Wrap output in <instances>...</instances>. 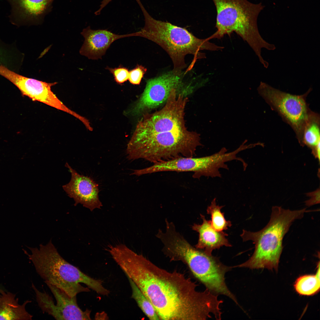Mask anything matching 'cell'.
<instances>
[{"label":"cell","mask_w":320,"mask_h":320,"mask_svg":"<svg viewBox=\"0 0 320 320\" xmlns=\"http://www.w3.org/2000/svg\"><path fill=\"white\" fill-rule=\"evenodd\" d=\"M116 263L142 291L160 320H206L218 313L217 295L207 288L201 291L184 274L158 267L129 248L118 255Z\"/></svg>","instance_id":"obj_1"},{"label":"cell","mask_w":320,"mask_h":320,"mask_svg":"<svg viewBox=\"0 0 320 320\" xmlns=\"http://www.w3.org/2000/svg\"><path fill=\"white\" fill-rule=\"evenodd\" d=\"M187 97L173 89L161 110L144 113L127 146L130 160L143 159L154 164L181 157H192L202 146L200 135L188 130L184 119Z\"/></svg>","instance_id":"obj_2"},{"label":"cell","mask_w":320,"mask_h":320,"mask_svg":"<svg viewBox=\"0 0 320 320\" xmlns=\"http://www.w3.org/2000/svg\"><path fill=\"white\" fill-rule=\"evenodd\" d=\"M144 16L145 25L137 31L138 36L151 40L159 45L168 53L173 65V70L180 71L187 67L185 56L193 55L190 66L193 67L197 60L205 57L202 50H221L222 47L209 41V39L198 38L184 28L166 22L156 20L148 13L140 0H135Z\"/></svg>","instance_id":"obj_3"},{"label":"cell","mask_w":320,"mask_h":320,"mask_svg":"<svg viewBox=\"0 0 320 320\" xmlns=\"http://www.w3.org/2000/svg\"><path fill=\"white\" fill-rule=\"evenodd\" d=\"M29 254L24 252L33 264L36 271L44 281L73 297L91 289L98 294L108 296L110 291L101 280L94 279L68 262L58 253L51 240L39 248L28 247Z\"/></svg>","instance_id":"obj_4"},{"label":"cell","mask_w":320,"mask_h":320,"mask_svg":"<svg viewBox=\"0 0 320 320\" xmlns=\"http://www.w3.org/2000/svg\"><path fill=\"white\" fill-rule=\"evenodd\" d=\"M308 212L305 208L291 210L273 206L270 220L264 228L255 232L243 230L241 236L243 241H252L255 249L248 260L236 267L278 271L285 235L294 221Z\"/></svg>","instance_id":"obj_5"},{"label":"cell","mask_w":320,"mask_h":320,"mask_svg":"<svg viewBox=\"0 0 320 320\" xmlns=\"http://www.w3.org/2000/svg\"><path fill=\"white\" fill-rule=\"evenodd\" d=\"M217 11V30L210 38L220 39L235 32L250 46L262 64L265 60L261 55L265 48L274 50V45L261 37L257 25V18L263 7L247 0H212Z\"/></svg>","instance_id":"obj_6"},{"label":"cell","mask_w":320,"mask_h":320,"mask_svg":"<svg viewBox=\"0 0 320 320\" xmlns=\"http://www.w3.org/2000/svg\"><path fill=\"white\" fill-rule=\"evenodd\" d=\"M166 254L171 261H180L186 265L193 275L211 292L225 295L238 304L225 281V274L231 267L223 265L216 257L194 247L182 235L170 241Z\"/></svg>","instance_id":"obj_7"},{"label":"cell","mask_w":320,"mask_h":320,"mask_svg":"<svg viewBox=\"0 0 320 320\" xmlns=\"http://www.w3.org/2000/svg\"><path fill=\"white\" fill-rule=\"evenodd\" d=\"M311 89L305 94L297 95L282 91L261 82L259 94L273 110L292 129L302 145L305 127L313 112L309 108L306 97Z\"/></svg>","instance_id":"obj_8"},{"label":"cell","mask_w":320,"mask_h":320,"mask_svg":"<svg viewBox=\"0 0 320 320\" xmlns=\"http://www.w3.org/2000/svg\"><path fill=\"white\" fill-rule=\"evenodd\" d=\"M190 71L172 70L147 80L145 88L132 109V113L138 115L157 108L166 102L173 88L187 97L196 87L195 78L190 77Z\"/></svg>","instance_id":"obj_9"},{"label":"cell","mask_w":320,"mask_h":320,"mask_svg":"<svg viewBox=\"0 0 320 320\" xmlns=\"http://www.w3.org/2000/svg\"><path fill=\"white\" fill-rule=\"evenodd\" d=\"M56 301L45 292L39 290L33 283L32 287L35 294L39 306L44 312L57 320H91V311H82L78 305L76 296L71 297L64 291L49 284L46 283Z\"/></svg>","instance_id":"obj_10"},{"label":"cell","mask_w":320,"mask_h":320,"mask_svg":"<svg viewBox=\"0 0 320 320\" xmlns=\"http://www.w3.org/2000/svg\"><path fill=\"white\" fill-rule=\"evenodd\" d=\"M56 82L49 83L23 76L16 87L22 95L33 101H37L72 115L85 126L89 124L88 120L65 106L52 91L51 87Z\"/></svg>","instance_id":"obj_11"},{"label":"cell","mask_w":320,"mask_h":320,"mask_svg":"<svg viewBox=\"0 0 320 320\" xmlns=\"http://www.w3.org/2000/svg\"><path fill=\"white\" fill-rule=\"evenodd\" d=\"M65 166L71 173V178L63 188L68 196L73 199L75 205L81 204L91 211L101 209L103 205L99 197L98 184L90 177L79 174L67 162Z\"/></svg>","instance_id":"obj_12"},{"label":"cell","mask_w":320,"mask_h":320,"mask_svg":"<svg viewBox=\"0 0 320 320\" xmlns=\"http://www.w3.org/2000/svg\"><path fill=\"white\" fill-rule=\"evenodd\" d=\"M84 38L80 53L89 59H101L111 44L116 40L124 37L136 36V33L119 35L107 29L94 30L90 26L84 29L81 33Z\"/></svg>","instance_id":"obj_13"},{"label":"cell","mask_w":320,"mask_h":320,"mask_svg":"<svg viewBox=\"0 0 320 320\" xmlns=\"http://www.w3.org/2000/svg\"><path fill=\"white\" fill-rule=\"evenodd\" d=\"M200 216L202 223L201 224L194 223L192 226V230L199 233V239L195 247L211 255L214 249H219L223 246H232L226 238L228 236L227 234L223 231L216 230L212 226L210 220H207L202 214H200Z\"/></svg>","instance_id":"obj_14"},{"label":"cell","mask_w":320,"mask_h":320,"mask_svg":"<svg viewBox=\"0 0 320 320\" xmlns=\"http://www.w3.org/2000/svg\"><path fill=\"white\" fill-rule=\"evenodd\" d=\"M0 320H31L33 316L25 309V306L31 301L27 300L22 305L18 303L15 295L0 289Z\"/></svg>","instance_id":"obj_15"},{"label":"cell","mask_w":320,"mask_h":320,"mask_svg":"<svg viewBox=\"0 0 320 320\" xmlns=\"http://www.w3.org/2000/svg\"><path fill=\"white\" fill-rule=\"evenodd\" d=\"M316 274H306L300 276L295 281L294 288L301 295L310 296L317 294L320 291V262L317 263Z\"/></svg>","instance_id":"obj_16"},{"label":"cell","mask_w":320,"mask_h":320,"mask_svg":"<svg viewBox=\"0 0 320 320\" xmlns=\"http://www.w3.org/2000/svg\"><path fill=\"white\" fill-rule=\"evenodd\" d=\"M320 116L313 112L303 132L302 145H305L313 150L320 144Z\"/></svg>","instance_id":"obj_17"},{"label":"cell","mask_w":320,"mask_h":320,"mask_svg":"<svg viewBox=\"0 0 320 320\" xmlns=\"http://www.w3.org/2000/svg\"><path fill=\"white\" fill-rule=\"evenodd\" d=\"M128 279L132 289L131 298L135 300L138 306L149 319L159 320L150 301L135 283L130 279Z\"/></svg>","instance_id":"obj_18"},{"label":"cell","mask_w":320,"mask_h":320,"mask_svg":"<svg viewBox=\"0 0 320 320\" xmlns=\"http://www.w3.org/2000/svg\"><path fill=\"white\" fill-rule=\"evenodd\" d=\"M216 200L215 198L212 201L207 208V212L211 216L210 222L212 227L217 231H222L227 229L232 224L230 221H227L225 219L224 213L221 211L223 206L217 205Z\"/></svg>","instance_id":"obj_19"},{"label":"cell","mask_w":320,"mask_h":320,"mask_svg":"<svg viewBox=\"0 0 320 320\" xmlns=\"http://www.w3.org/2000/svg\"><path fill=\"white\" fill-rule=\"evenodd\" d=\"M53 0H20L22 7L26 13L32 15L42 14Z\"/></svg>","instance_id":"obj_20"},{"label":"cell","mask_w":320,"mask_h":320,"mask_svg":"<svg viewBox=\"0 0 320 320\" xmlns=\"http://www.w3.org/2000/svg\"><path fill=\"white\" fill-rule=\"evenodd\" d=\"M105 69L113 74L115 81L119 84L123 83L128 79L129 71L121 65L114 68L107 66Z\"/></svg>","instance_id":"obj_21"},{"label":"cell","mask_w":320,"mask_h":320,"mask_svg":"<svg viewBox=\"0 0 320 320\" xmlns=\"http://www.w3.org/2000/svg\"><path fill=\"white\" fill-rule=\"evenodd\" d=\"M147 71L146 68L137 64L134 68L129 71L128 80L133 84L139 85Z\"/></svg>","instance_id":"obj_22"},{"label":"cell","mask_w":320,"mask_h":320,"mask_svg":"<svg viewBox=\"0 0 320 320\" xmlns=\"http://www.w3.org/2000/svg\"><path fill=\"white\" fill-rule=\"evenodd\" d=\"M307 196L310 198L305 201V205L310 207L320 203V189H317L313 192L306 193Z\"/></svg>","instance_id":"obj_23"}]
</instances>
